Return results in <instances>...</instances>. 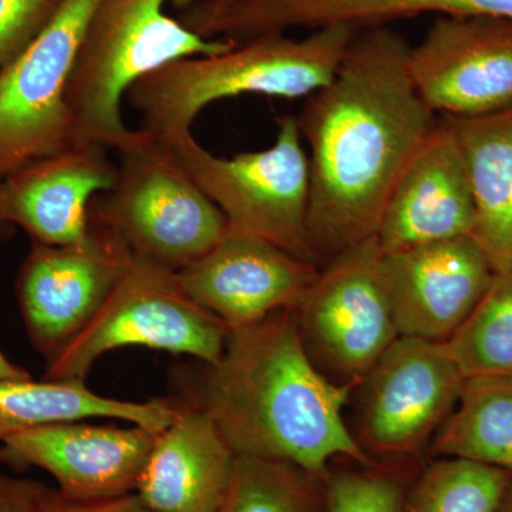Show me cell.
<instances>
[{
  "label": "cell",
  "mask_w": 512,
  "mask_h": 512,
  "mask_svg": "<svg viewBox=\"0 0 512 512\" xmlns=\"http://www.w3.org/2000/svg\"><path fill=\"white\" fill-rule=\"evenodd\" d=\"M409 49L389 26L357 29L332 82L296 117L309 146L308 238L319 268L375 237L394 187L439 121L410 80Z\"/></svg>",
  "instance_id": "cell-1"
},
{
  "label": "cell",
  "mask_w": 512,
  "mask_h": 512,
  "mask_svg": "<svg viewBox=\"0 0 512 512\" xmlns=\"http://www.w3.org/2000/svg\"><path fill=\"white\" fill-rule=\"evenodd\" d=\"M188 386L180 400L207 413L238 457L292 464L313 477L336 457L370 463L343 419L352 387L313 365L292 311L229 333L220 362Z\"/></svg>",
  "instance_id": "cell-2"
},
{
  "label": "cell",
  "mask_w": 512,
  "mask_h": 512,
  "mask_svg": "<svg viewBox=\"0 0 512 512\" xmlns=\"http://www.w3.org/2000/svg\"><path fill=\"white\" fill-rule=\"evenodd\" d=\"M349 25L311 30L302 39L256 37L214 56L188 57L138 80L126 99L141 116L140 130L173 144L192 134L212 103L245 94L301 99L332 82L350 42Z\"/></svg>",
  "instance_id": "cell-3"
},
{
  "label": "cell",
  "mask_w": 512,
  "mask_h": 512,
  "mask_svg": "<svg viewBox=\"0 0 512 512\" xmlns=\"http://www.w3.org/2000/svg\"><path fill=\"white\" fill-rule=\"evenodd\" d=\"M168 0H97L67 90L73 144L116 151L133 134L123 119L128 90L148 74L188 57L228 52L165 13Z\"/></svg>",
  "instance_id": "cell-4"
},
{
  "label": "cell",
  "mask_w": 512,
  "mask_h": 512,
  "mask_svg": "<svg viewBox=\"0 0 512 512\" xmlns=\"http://www.w3.org/2000/svg\"><path fill=\"white\" fill-rule=\"evenodd\" d=\"M116 153L117 183L94 200L90 221L116 234L134 258L180 272L224 237L227 218L168 144L137 128Z\"/></svg>",
  "instance_id": "cell-5"
},
{
  "label": "cell",
  "mask_w": 512,
  "mask_h": 512,
  "mask_svg": "<svg viewBox=\"0 0 512 512\" xmlns=\"http://www.w3.org/2000/svg\"><path fill=\"white\" fill-rule=\"evenodd\" d=\"M170 148L180 167L220 208L229 227L315 264L308 238L311 175L296 116L278 120L274 144L265 150L215 156L192 134Z\"/></svg>",
  "instance_id": "cell-6"
},
{
  "label": "cell",
  "mask_w": 512,
  "mask_h": 512,
  "mask_svg": "<svg viewBox=\"0 0 512 512\" xmlns=\"http://www.w3.org/2000/svg\"><path fill=\"white\" fill-rule=\"evenodd\" d=\"M229 338L217 316L184 291L177 272L134 258L97 315L52 360L43 379L83 380L111 350L141 346L217 365Z\"/></svg>",
  "instance_id": "cell-7"
},
{
  "label": "cell",
  "mask_w": 512,
  "mask_h": 512,
  "mask_svg": "<svg viewBox=\"0 0 512 512\" xmlns=\"http://www.w3.org/2000/svg\"><path fill=\"white\" fill-rule=\"evenodd\" d=\"M375 237L336 255L292 311L306 353L333 383L356 389L400 338Z\"/></svg>",
  "instance_id": "cell-8"
},
{
  "label": "cell",
  "mask_w": 512,
  "mask_h": 512,
  "mask_svg": "<svg viewBox=\"0 0 512 512\" xmlns=\"http://www.w3.org/2000/svg\"><path fill=\"white\" fill-rule=\"evenodd\" d=\"M97 0H64L0 73V180L73 146L67 90Z\"/></svg>",
  "instance_id": "cell-9"
},
{
  "label": "cell",
  "mask_w": 512,
  "mask_h": 512,
  "mask_svg": "<svg viewBox=\"0 0 512 512\" xmlns=\"http://www.w3.org/2000/svg\"><path fill=\"white\" fill-rule=\"evenodd\" d=\"M133 264L126 244L92 221L82 244H33L19 269L16 296L30 345L46 362L89 325Z\"/></svg>",
  "instance_id": "cell-10"
},
{
  "label": "cell",
  "mask_w": 512,
  "mask_h": 512,
  "mask_svg": "<svg viewBox=\"0 0 512 512\" xmlns=\"http://www.w3.org/2000/svg\"><path fill=\"white\" fill-rule=\"evenodd\" d=\"M464 383L444 342L400 336L357 386V441L376 453L420 450L456 409Z\"/></svg>",
  "instance_id": "cell-11"
},
{
  "label": "cell",
  "mask_w": 512,
  "mask_h": 512,
  "mask_svg": "<svg viewBox=\"0 0 512 512\" xmlns=\"http://www.w3.org/2000/svg\"><path fill=\"white\" fill-rule=\"evenodd\" d=\"M407 72L434 114L487 116L512 106V19L439 16L417 46Z\"/></svg>",
  "instance_id": "cell-12"
},
{
  "label": "cell",
  "mask_w": 512,
  "mask_h": 512,
  "mask_svg": "<svg viewBox=\"0 0 512 512\" xmlns=\"http://www.w3.org/2000/svg\"><path fill=\"white\" fill-rule=\"evenodd\" d=\"M89 421H66L12 434L0 441V463L16 471L32 467L46 471L67 500H109L133 494L157 431L136 424L119 427Z\"/></svg>",
  "instance_id": "cell-13"
},
{
  "label": "cell",
  "mask_w": 512,
  "mask_h": 512,
  "mask_svg": "<svg viewBox=\"0 0 512 512\" xmlns=\"http://www.w3.org/2000/svg\"><path fill=\"white\" fill-rule=\"evenodd\" d=\"M319 269L228 225L224 237L207 254L177 274L184 291L231 333L276 312L293 311Z\"/></svg>",
  "instance_id": "cell-14"
},
{
  "label": "cell",
  "mask_w": 512,
  "mask_h": 512,
  "mask_svg": "<svg viewBox=\"0 0 512 512\" xmlns=\"http://www.w3.org/2000/svg\"><path fill=\"white\" fill-rule=\"evenodd\" d=\"M494 266L476 237L382 256V276L404 338L446 342L476 308Z\"/></svg>",
  "instance_id": "cell-15"
},
{
  "label": "cell",
  "mask_w": 512,
  "mask_h": 512,
  "mask_svg": "<svg viewBox=\"0 0 512 512\" xmlns=\"http://www.w3.org/2000/svg\"><path fill=\"white\" fill-rule=\"evenodd\" d=\"M99 144L72 147L0 180V214L33 244L67 247L90 235L94 200L113 190L117 163Z\"/></svg>",
  "instance_id": "cell-16"
},
{
  "label": "cell",
  "mask_w": 512,
  "mask_h": 512,
  "mask_svg": "<svg viewBox=\"0 0 512 512\" xmlns=\"http://www.w3.org/2000/svg\"><path fill=\"white\" fill-rule=\"evenodd\" d=\"M476 228V205L466 164L443 117L394 187L376 238L383 254H390L474 237Z\"/></svg>",
  "instance_id": "cell-17"
},
{
  "label": "cell",
  "mask_w": 512,
  "mask_h": 512,
  "mask_svg": "<svg viewBox=\"0 0 512 512\" xmlns=\"http://www.w3.org/2000/svg\"><path fill=\"white\" fill-rule=\"evenodd\" d=\"M180 404L177 419L158 433L134 494L153 512H220L237 454L207 413Z\"/></svg>",
  "instance_id": "cell-18"
},
{
  "label": "cell",
  "mask_w": 512,
  "mask_h": 512,
  "mask_svg": "<svg viewBox=\"0 0 512 512\" xmlns=\"http://www.w3.org/2000/svg\"><path fill=\"white\" fill-rule=\"evenodd\" d=\"M180 407L177 399L130 402L101 396L83 380H0V441L36 427L92 419L127 421L160 433L177 419Z\"/></svg>",
  "instance_id": "cell-19"
},
{
  "label": "cell",
  "mask_w": 512,
  "mask_h": 512,
  "mask_svg": "<svg viewBox=\"0 0 512 512\" xmlns=\"http://www.w3.org/2000/svg\"><path fill=\"white\" fill-rule=\"evenodd\" d=\"M456 137L477 212L476 237L494 269L512 264V106L471 117H444Z\"/></svg>",
  "instance_id": "cell-20"
},
{
  "label": "cell",
  "mask_w": 512,
  "mask_h": 512,
  "mask_svg": "<svg viewBox=\"0 0 512 512\" xmlns=\"http://www.w3.org/2000/svg\"><path fill=\"white\" fill-rule=\"evenodd\" d=\"M433 451L512 474V376L466 379L456 409L434 437Z\"/></svg>",
  "instance_id": "cell-21"
},
{
  "label": "cell",
  "mask_w": 512,
  "mask_h": 512,
  "mask_svg": "<svg viewBox=\"0 0 512 512\" xmlns=\"http://www.w3.org/2000/svg\"><path fill=\"white\" fill-rule=\"evenodd\" d=\"M271 10L284 30L332 25L365 29L427 13L512 19V0H271Z\"/></svg>",
  "instance_id": "cell-22"
},
{
  "label": "cell",
  "mask_w": 512,
  "mask_h": 512,
  "mask_svg": "<svg viewBox=\"0 0 512 512\" xmlns=\"http://www.w3.org/2000/svg\"><path fill=\"white\" fill-rule=\"evenodd\" d=\"M444 345L466 379L512 376V264L494 269L476 308Z\"/></svg>",
  "instance_id": "cell-23"
},
{
  "label": "cell",
  "mask_w": 512,
  "mask_h": 512,
  "mask_svg": "<svg viewBox=\"0 0 512 512\" xmlns=\"http://www.w3.org/2000/svg\"><path fill=\"white\" fill-rule=\"evenodd\" d=\"M511 476L476 461L441 458L420 478L406 512H495Z\"/></svg>",
  "instance_id": "cell-24"
},
{
  "label": "cell",
  "mask_w": 512,
  "mask_h": 512,
  "mask_svg": "<svg viewBox=\"0 0 512 512\" xmlns=\"http://www.w3.org/2000/svg\"><path fill=\"white\" fill-rule=\"evenodd\" d=\"M309 477L292 464L237 456L220 512H318Z\"/></svg>",
  "instance_id": "cell-25"
},
{
  "label": "cell",
  "mask_w": 512,
  "mask_h": 512,
  "mask_svg": "<svg viewBox=\"0 0 512 512\" xmlns=\"http://www.w3.org/2000/svg\"><path fill=\"white\" fill-rule=\"evenodd\" d=\"M326 512H404L399 483L375 471H345L329 477Z\"/></svg>",
  "instance_id": "cell-26"
},
{
  "label": "cell",
  "mask_w": 512,
  "mask_h": 512,
  "mask_svg": "<svg viewBox=\"0 0 512 512\" xmlns=\"http://www.w3.org/2000/svg\"><path fill=\"white\" fill-rule=\"evenodd\" d=\"M64 0H0V73L53 19Z\"/></svg>",
  "instance_id": "cell-27"
},
{
  "label": "cell",
  "mask_w": 512,
  "mask_h": 512,
  "mask_svg": "<svg viewBox=\"0 0 512 512\" xmlns=\"http://www.w3.org/2000/svg\"><path fill=\"white\" fill-rule=\"evenodd\" d=\"M40 512H153L138 500L136 494L97 501H72L59 491L47 487Z\"/></svg>",
  "instance_id": "cell-28"
},
{
  "label": "cell",
  "mask_w": 512,
  "mask_h": 512,
  "mask_svg": "<svg viewBox=\"0 0 512 512\" xmlns=\"http://www.w3.org/2000/svg\"><path fill=\"white\" fill-rule=\"evenodd\" d=\"M47 485L0 471V512H40Z\"/></svg>",
  "instance_id": "cell-29"
},
{
  "label": "cell",
  "mask_w": 512,
  "mask_h": 512,
  "mask_svg": "<svg viewBox=\"0 0 512 512\" xmlns=\"http://www.w3.org/2000/svg\"><path fill=\"white\" fill-rule=\"evenodd\" d=\"M28 377H32L28 370L13 363L0 349V380L28 379Z\"/></svg>",
  "instance_id": "cell-30"
},
{
  "label": "cell",
  "mask_w": 512,
  "mask_h": 512,
  "mask_svg": "<svg viewBox=\"0 0 512 512\" xmlns=\"http://www.w3.org/2000/svg\"><path fill=\"white\" fill-rule=\"evenodd\" d=\"M495 512H512V478Z\"/></svg>",
  "instance_id": "cell-31"
},
{
  "label": "cell",
  "mask_w": 512,
  "mask_h": 512,
  "mask_svg": "<svg viewBox=\"0 0 512 512\" xmlns=\"http://www.w3.org/2000/svg\"><path fill=\"white\" fill-rule=\"evenodd\" d=\"M16 228L12 227L9 222L0 214V241H9L15 235Z\"/></svg>",
  "instance_id": "cell-32"
},
{
  "label": "cell",
  "mask_w": 512,
  "mask_h": 512,
  "mask_svg": "<svg viewBox=\"0 0 512 512\" xmlns=\"http://www.w3.org/2000/svg\"><path fill=\"white\" fill-rule=\"evenodd\" d=\"M171 5L177 10H183L188 6L197 5V3L205 2H224V0H170Z\"/></svg>",
  "instance_id": "cell-33"
}]
</instances>
